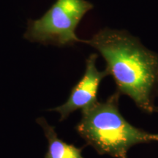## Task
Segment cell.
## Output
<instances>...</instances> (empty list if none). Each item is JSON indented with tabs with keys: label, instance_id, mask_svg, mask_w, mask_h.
Here are the masks:
<instances>
[{
	"label": "cell",
	"instance_id": "obj_1",
	"mask_svg": "<svg viewBox=\"0 0 158 158\" xmlns=\"http://www.w3.org/2000/svg\"><path fill=\"white\" fill-rule=\"evenodd\" d=\"M83 43L101 54L118 93L130 97L143 112L158 111L154 103L158 94L157 53L125 30L104 28Z\"/></svg>",
	"mask_w": 158,
	"mask_h": 158
},
{
	"label": "cell",
	"instance_id": "obj_2",
	"mask_svg": "<svg viewBox=\"0 0 158 158\" xmlns=\"http://www.w3.org/2000/svg\"><path fill=\"white\" fill-rule=\"evenodd\" d=\"M119 97L116 91L106 101H98L83 109L76 131L100 155L127 158L128 151L134 145L158 142V134L138 129L126 121L118 109Z\"/></svg>",
	"mask_w": 158,
	"mask_h": 158
},
{
	"label": "cell",
	"instance_id": "obj_3",
	"mask_svg": "<svg viewBox=\"0 0 158 158\" xmlns=\"http://www.w3.org/2000/svg\"><path fill=\"white\" fill-rule=\"evenodd\" d=\"M94 5L86 0H56L40 19L29 20L24 38L31 42L59 47L84 42L77 27Z\"/></svg>",
	"mask_w": 158,
	"mask_h": 158
},
{
	"label": "cell",
	"instance_id": "obj_4",
	"mask_svg": "<svg viewBox=\"0 0 158 158\" xmlns=\"http://www.w3.org/2000/svg\"><path fill=\"white\" fill-rule=\"evenodd\" d=\"M97 58L98 55L92 54L86 59L84 76L73 87L67 101L62 106L50 110L60 114V121L66 119L70 114L76 110H83L98 101L97 95L100 83L108 75L106 70H98L96 67Z\"/></svg>",
	"mask_w": 158,
	"mask_h": 158
},
{
	"label": "cell",
	"instance_id": "obj_5",
	"mask_svg": "<svg viewBox=\"0 0 158 158\" xmlns=\"http://www.w3.org/2000/svg\"><path fill=\"white\" fill-rule=\"evenodd\" d=\"M37 122L42 127L48 141L45 158H84L81 155L83 148H77L59 139L54 127L49 125L44 118H37Z\"/></svg>",
	"mask_w": 158,
	"mask_h": 158
}]
</instances>
